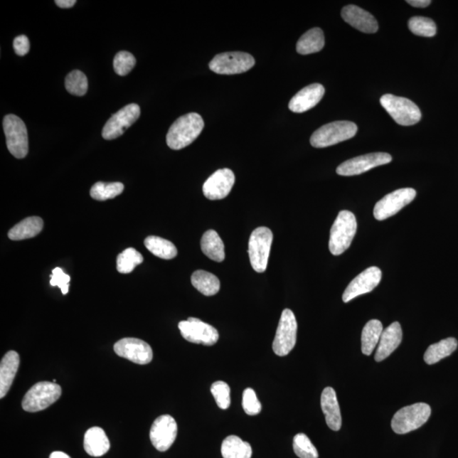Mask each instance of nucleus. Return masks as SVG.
<instances>
[{
    "mask_svg": "<svg viewBox=\"0 0 458 458\" xmlns=\"http://www.w3.org/2000/svg\"><path fill=\"white\" fill-rule=\"evenodd\" d=\"M205 123L201 114L192 112L177 119L166 135V144L179 151L191 144L201 134Z\"/></svg>",
    "mask_w": 458,
    "mask_h": 458,
    "instance_id": "nucleus-1",
    "label": "nucleus"
},
{
    "mask_svg": "<svg viewBox=\"0 0 458 458\" xmlns=\"http://www.w3.org/2000/svg\"><path fill=\"white\" fill-rule=\"evenodd\" d=\"M358 229L355 215L349 211H341L334 221L331 230L329 248L334 255H340L350 247Z\"/></svg>",
    "mask_w": 458,
    "mask_h": 458,
    "instance_id": "nucleus-2",
    "label": "nucleus"
},
{
    "mask_svg": "<svg viewBox=\"0 0 458 458\" xmlns=\"http://www.w3.org/2000/svg\"><path fill=\"white\" fill-rule=\"evenodd\" d=\"M358 132V126L354 122L338 121L321 126L311 135L310 143L314 148L332 147L353 138Z\"/></svg>",
    "mask_w": 458,
    "mask_h": 458,
    "instance_id": "nucleus-3",
    "label": "nucleus"
},
{
    "mask_svg": "<svg viewBox=\"0 0 458 458\" xmlns=\"http://www.w3.org/2000/svg\"><path fill=\"white\" fill-rule=\"evenodd\" d=\"M431 415V408L426 403H416L405 407L392 418L391 428L398 435H405L420 429Z\"/></svg>",
    "mask_w": 458,
    "mask_h": 458,
    "instance_id": "nucleus-4",
    "label": "nucleus"
},
{
    "mask_svg": "<svg viewBox=\"0 0 458 458\" xmlns=\"http://www.w3.org/2000/svg\"><path fill=\"white\" fill-rule=\"evenodd\" d=\"M380 104L396 123L402 126H412L421 120L420 108L412 100L393 95H385Z\"/></svg>",
    "mask_w": 458,
    "mask_h": 458,
    "instance_id": "nucleus-5",
    "label": "nucleus"
},
{
    "mask_svg": "<svg viewBox=\"0 0 458 458\" xmlns=\"http://www.w3.org/2000/svg\"><path fill=\"white\" fill-rule=\"evenodd\" d=\"M60 386L51 382H39L34 385L24 396L23 408L26 412H37L51 406L61 395Z\"/></svg>",
    "mask_w": 458,
    "mask_h": 458,
    "instance_id": "nucleus-6",
    "label": "nucleus"
},
{
    "mask_svg": "<svg viewBox=\"0 0 458 458\" xmlns=\"http://www.w3.org/2000/svg\"><path fill=\"white\" fill-rule=\"evenodd\" d=\"M3 127L9 151L17 159H23L28 153V135L25 123L16 114L4 118Z\"/></svg>",
    "mask_w": 458,
    "mask_h": 458,
    "instance_id": "nucleus-7",
    "label": "nucleus"
},
{
    "mask_svg": "<svg viewBox=\"0 0 458 458\" xmlns=\"http://www.w3.org/2000/svg\"><path fill=\"white\" fill-rule=\"evenodd\" d=\"M274 235L270 228H255L249 240V257L255 272H264L267 267Z\"/></svg>",
    "mask_w": 458,
    "mask_h": 458,
    "instance_id": "nucleus-8",
    "label": "nucleus"
},
{
    "mask_svg": "<svg viewBox=\"0 0 458 458\" xmlns=\"http://www.w3.org/2000/svg\"><path fill=\"white\" fill-rule=\"evenodd\" d=\"M252 55L244 52H226L215 55L209 68L213 72L221 75H235L247 72L255 65Z\"/></svg>",
    "mask_w": 458,
    "mask_h": 458,
    "instance_id": "nucleus-9",
    "label": "nucleus"
},
{
    "mask_svg": "<svg viewBox=\"0 0 458 458\" xmlns=\"http://www.w3.org/2000/svg\"><path fill=\"white\" fill-rule=\"evenodd\" d=\"M297 321L294 312L284 309L282 312L272 349L277 356H285L294 349L297 344Z\"/></svg>",
    "mask_w": 458,
    "mask_h": 458,
    "instance_id": "nucleus-10",
    "label": "nucleus"
},
{
    "mask_svg": "<svg viewBox=\"0 0 458 458\" xmlns=\"http://www.w3.org/2000/svg\"><path fill=\"white\" fill-rule=\"evenodd\" d=\"M417 193L412 188L398 189L385 196L374 206L373 215L378 221H383L399 213L405 206L415 199Z\"/></svg>",
    "mask_w": 458,
    "mask_h": 458,
    "instance_id": "nucleus-11",
    "label": "nucleus"
},
{
    "mask_svg": "<svg viewBox=\"0 0 458 458\" xmlns=\"http://www.w3.org/2000/svg\"><path fill=\"white\" fill-rule=\"evenodd\" d=\"M179 329L184 340L188 342L211 346L218 341V330L213 326L196 318L180 321Z\"/></svg>",
    "mask_w": 458,
    "mask_h": 458,
    "instance_id": "nucleus-12",
    "label": "nucleus"
},
{
    "mask_svg": "<svg viewBox=\"0 0 458 458\" xmlns=\"http://www.w3.org/2000/svg\"><path fill=\"white\" fill-rule=\"evenodd\" d=\"M392 161L389 154L377 152L370 153L343 162L336 169V173L341 176L360 175L366 171L376 169L377 166L388 164Z\"/></svg>",
    "mask_w": 458,
    "mask_h": 458,
    "instance_id": "nucleus-13",
    "label": "nucleus"
},
{
    "mask_svg": "<svg viewBox=\"0 0 458 458\" xmlns=\"http://www.w3.org/2000/svg\"><path fill=\"white\" fill-rule=\"evenodd\" d=\"M140 116V107L137 104L126 105L114 113L105 123L102 131L105 139L112 140L120 137L125 131L138 120Z\"/></svg>",
    "mask_w": 458,
    "mask_h": 458,
    "instance_id": "nucleus-14",
    "label": "nucleus"
},
{
    "mask_svg": "<svg viewBox=\"0 0 458 458\" xmlns=\"http://www.w3.org/2000/svg\"><path fill=\"white\" fill-rule=\"evenodd\" d=\"M177 435L178 425L174 418L170 415H162L153 422L149 438L154 447L163 452L173 446Z\"/></svg>",
    "mask_w": 458,
    "mask_h": 458,
    "instance_id": "nucleus-15",
    "label": "nucleus"
},
{
    "mask_svg": "<svg viewBox=\"0 0 458 458\" xmlns=\"http://www.w3.org/2000/svg\"><path fill=\"white\" fill-rule=\"evenodd\" d=\"M114 351L121 358L134 363L145 365L151 362L153 351L148 343L136 338H124L114 344Z\"/></svg>",
    "mask_w": 458,
    "mask_h": 458,
    "instance_id": "nucleus-16",
    "label": "nucleus"
},
{
    "mask_svg": "<svg viewBox=\"0 0 458 458\" xmlns=\"http://www.w3.org/2000/svg\"><path fill=\"white\" fill-rule=\"evenodd\" d=\"M382 272L377 267H368V270L355 277L343 294V302H349L356 297L373 292L380 283Z\"/></svg>",
    "mask_w": 458,
    "mask_h": 458,
    "instance_id": "nucleus-17",
    "label": "nucleus"
},
{
    "mask_svg": "<svg viewBox=\"0 0 458 458\" xmlns=\"http://www.w3.org/2000/svg\"><path fill=\"white\" fill-rule=\"evenodd\" d=\"M235 183V176L228 169H219L206 180L203 193L207 199L218 201L226 198Z\"/></svg>",
    "mask_w": 458,
    "mask_h": 458,
    "instance_id": "nucleus-18",
    "label": "nucleus"
},
{
    "mask_svg": "<svg viewBox=\"0 0 458 458\" xmlns=\"http://www.w3.org/2000/svg\"><path fill=\"white\" fill-rule=\"evenodd\" d=\"M324 94V87L319 85V83L308 85L299 90L290 100L289 109L294 113H303L309 111L320 102Z\"/></svg>",
    "mask_w": 458,
    "mask_h": 458,
    "instance_id": "nucleus-19",
    "label": "nucleus"
},
{
    "mask_svg": "<svg viewBox=\"0 0 458 458\" xmlns=\"http://www.w3.org/2000/svg\"><path fill=\"white\" fill-rule=\"evenodd\" d=\"M341 16L348 24L365 33H374L378 29V21L369 12L353 4L342 9Z\"/></svg>",
    "mask_w": 458,
    "mask_h": 458,
    "instance_id": "nucleus-20",
    "label": "nucleus"
},
{
    "mask_svg": "<svg viewBox=\"0 0 458 458\" xmlns=\"http://www.w3.org/2000/svg\"><path fill=\"white\" fill-rule=\"evenodd\" d=\"M403 340V330L398 321L391 324L383 331L374 359L376 362L386 359L396 350Z\"/></svg>",
    "mask_w": 458,
    "mask_h": 458,
    "instance_id": "nucleus-21",
    "label": "nucleus"
},
{
    "mask_svg": "<svg viewBox=\"0 0 458 458\" xmlns=\"http://www.w3.org/2000/svg\"><path fill=\"white\" fill-rule=\"evenodd\" d=\"M321 408L329 429L339 431L341 428L342 418L336 392L332 387H327L321 395Z\"/></svg>",
    "mask_w": 458,
    "mask_h": 458,
    "instance_id": "nucleus-22",
    "label": "nucleus"
},
{
    "mask_svg": "<svg viewBox=\"0 0 458 458\" xmlns=\"http://www.w3.org/2000/svg\"><path fill=\"white\" fill-rule=\"evenodd\" d=\"M19 364L20 356L17 352L11 351L4 355L0 363V398H4L10 390Z\"/></svg>",
    "mask_w": 458,
    "mask_h": 458,
    "instance_id": "nucleus-23",
    "label": "nucleus"
},
{
    "mask_svg": "<svg viewBox=\"0 0 458 458\" xmlns=\"http://www.w3.org/2000/svg\"><path fill=\"white\" fill-rule=\"evenodd\" d=\"M111 447L110 440L103 429L92 427L85 435V449L92 457H101L107 453Z\"/></svg>",
    "mask_w": 458,
    "mask_h": 458,
    "instance_id": "nucleus-24",
    "label": "nucleus"
},
{
    "mask_svg": "<svg viewBox=\"0 0 458 458\" xmlns=\"http://www.w3.org/2000/svg\"><path fill=\"white\" fill-rule=\"evenodd\" d=\"M43 221L38 217H31L23 220L8 233L11 240H23L37 236L42 231Z\"/></svg>",
    "mask_w": 458,
    "mask_h": 458,
    "instance_id": "nucleus-25",
    "label": "nucleus"
},
{
    "mask_svg": "<svg viewBox=\"0 0 458 458\" xmlns=\"http://www.w3.org/2000/svg\"><path fill=\"white\" fill-rule=\"evenodd\" d=\"M201 246L202 252L213 261L222 262L225 259L223 242L215 230H208L204 233Z\"/></svg>",
    "mask_w": 458,
    "mask_h": 458,
    "instance_id": "nucleus-26",
    "label": "nucleus"
},
{
    "mask_svg": "<svg viewBox=\"0 0 458 458\" xmlns=\"http://www.w3.org/2000/svg\"><path fill=\"white\" fill-rule=\"evenodd\" d=\"M325 45L324 34L323 30L315 28L307 31L299 39L297 45V50L301 55H310L318 53L323 50Z\"/></svg>",
    "mask_w": 458,
    "mask_h": 458,
    "instance_id": "nucleus-27",
    "label": "nucleus"
},
{
    "mask_svg": "<svg viewBox=\"0 0 458 458\" xmlns=\"http://www.w3.org/2000/svg\"><path fill=\"white\" fill-rule=\"evenodd\" d=\"M223 458H252V449L248 442L236 435L228 436L221 447Z\"/></svg>",
    "mask_w": 458,
    "mask_h": 458,
    "instance_id": "nucleus-28",
    "label": "nucleus"
},
{
    "mask_svg": "<svg viewBox=\"0 0 458 458\" xmlns=\"http://www.w3.org/2000/svg\"><path fill=\"white\" fill-rule=\"evenodd\" d=\"M457 341L455 338H447L438 343L433 344L425 354V361L427 364L437 363L440 360L447 358L457 350Z\"/></svg>",
    "mask_w": 458,
    "mask_h": 458,
    "instance_id": "nucleus-29",
    "label": "nucleus"
},
{
    "mask_svg": "<svg viewBox=\"0 0 458 458\" xmlns=\"http://www.w3.org/2000/svg\"><path fill=\"white\" fill-rule=\"evenodd\" d=\"M191 283L198 292L206 297H213L220 289V281L217 276L203 270H198L191 276Z\"/></svg>",
    "mask_w": 458,
    "mask_h": 458,
    "instance_id": "nucleus-30",
    "label": "nucleus"
},
{
    "mask_svg": "<svg viewBox=\"0 0 458 458\" xmlns=\"http://www.w3.org/2000/svg\"><path fill=\"white\" fill-rule=\"evenodd\" d=\"M384 331L380 321L373 319L364 326L362 333V351L364 355L370 356L380 342Z\"/></svg>",
    "mask_w": 458,
    "mask_h": 458,
    "instance_id": "nucleus-31",
    "label": "nucleus"
},
{
    "mask_svg": "<svg viewBox=\"0 0 458 458\" xmlns=\"http://www.w3.org/2000/svg\"><path fill=\"white\" fill-rule=\"evenodd\" d=\"M144 245L154 255L165 260L177 257L178 250L171 241L161 237L149 236L144 240Z\"/></svg>",
    "mask_w": 458,
    "mask_h": 458,
    "instance_id": "nucleus-32",
    "label": "nucleus"
},
{
    "mask_svg": "<svg viewBox=\"0 0 458 458\" xmlns=\"http://www.w3.org/2000/svg\"><path fill=\"white\" fill-rule=\"evenodd\" d=\"M123 191L124 185L122 183L98 182L91 188L90 196L92 199L104 201L120 196Z\"/></svg>",
    "mask_w": 458,
    "mask_h": 458,
    "instance_id": "nucleus-33",
    "label": "nucleus"
},
{
    "mask_svg": "<svg viewBox=\"0 0 458 458\" xmlns=\"http://www.w3.org/2000/svg\"><path fill=\"white\" fill-rule=\"evenodd\" d=\"M144 261L143 255L134 248H127L118 255L117 270L120 274L127 275L134 270V268Z\"/></svg>",
    "mask_w": 458,
    "mask_h": 458,
    "instance_id": "nucleus-34",
    "label": "nucleus"
},
{
    "mask_svg": "<svg viewBox=\"0 0 458 458\" xmlns=\"http://www.w3.org/2000/svg\"><path fill=\"white\" fill-rule=\"evenodd\" d=\"M408 28L417 36L431 38L436 34V25L433 20L424 16H413L408 21Z\"/></svg>",
    "mask_w": 458,
    "mask_h": 458,
    "instance_id": "nucleus-35",
    "label": "nucleus"
},
{
    "mask_svg": "<svg viewBox=\"0 0 458 458\" xmlns=\"http://www.w3.org/2000/svg\"><path fill=\"white\" fill-rule=\"evenodd\" d=\"M65 85L70 95L82 96L87 91V79L81 70H75L68 75Z\"/></svg>",
    "mask_w": 458,
    "mask_h": 458,
    "instance_id": "nucleus-36",
    "label": "nucleus"
},
{
    "mask_svg": "<svg viewBox=\"0 0 458 458\" xmlns=\"http://www.w3.org/2000/svg\"><path fill=\"white\" fill-rule=\"evenodd\" d=\"M294 452L299 458H319L314 444L305 434H297L293 440Z\"/></svg>",
    "mask_w": 458,
    "mask_h": 458,
    "instance_id": "nucleus-37",
    "label": "nucleus"
},
{
    "mask_svg": "<svg viewBox=\"0 0 458 458\" xmlns=\"http://www.w3.org/2000/svg\"><path fill=\"white\" fill-rule=\"evenodd\" d=\"M136 65L135 57L127 51L118 52L114 58V70L119 76H126Z\"/></svg>",
    "mask_w": 458,
    "mask_h": 458,
    "instance_id": "nucleus-38",
    "label": "nucleus"
},
{
    "mask_svg": "<svg viewBox=\"0 0 458 458\" xmlns=\"http://www.w3.org/2000/svg\"><path fill=\"white\" fill-rule=\"evenodd\" d=\"M211 392L220 408L226 410L230 406V388H229L227 383L223 381L215 382L211 387Z\"/></svg>",
    "mask_w": 458,
    "mask_h": 458,
    "instance_id": "nucleus-39",
    "label": "nucleus"
},
{
    "mask_svg": "<svg viewBox=\"0 0 458 458\" xmlns=\"http://www.w3.org/2000/svg\"><path fill=\"white\" fill-rule=\"evenodd\" d=\"M242 405L245 413L250 416L257 415L262 411V404L259 402L255 392L250 388L244 390Z\"/></svg>",
    "mask_w": 458,
    "mask_h": 458,
    "instance_id": "nucleus-40",
    "label": "nucleus"
},
{
    "mask_svg": "<svg viewBox=\"0 0 458 458\" xmlns=\"http://www.w3.org/2000/svg\"><path fill=\"white\" fill-rule=\"evenodd\" d=\"M70 277L65 275L60 267H55L52 272L50 284L53 287H59L63 294H67L69 292V284Z\"/></svg>",
    "mask_w": 458,
    "mask_h": 458,
    "instance_id": "nucleus-41",
    "label": "nucleus"
},
{
    "mask_svg": "<svg viewBox=\"0 0 458 458\" xmlns=\"http://www.w3.org/2000/svg\"><path fill=\"white\" fill-rule=\"evenodd\" d=\"M13 47H14L17 55L24 56L28 54L30 50L29 39L25 35H21L15 38Z\"/></svg>",
    "mask_w": 458,
    "mask_h": 458,
    "instance_id": "nucleus-42",
    "label": "nucleus"
},
{
    "mask_svg": "<svg viewBox=\"0 0 458 458\" xmlns=\"http://www.w3.org/2000/svg\"><path fill=\"white\" fill-rule=\"evenodd\" d=\"M408 4L417 8H425L431 4L430 0H408Z\"/></svg>",
    "mask_w": 458,
    "mask_h": 458,
    "instance_id": "nucleus-43",
    "label": "nucleus"
},
{
    "mask_svg": "<svg viewBox=\"0 0 458 458\" xmlns=\"http://www.w3.org/2000/svg\"><path fill=\"white\" fill-rule=\"evenodd\" d=\"M76 3V0H56L55 1L57 6L63 9L72 8Z\"/></svg>",
    "mask_w": 458,
    "mask_h": 458,
    "instance_id": "nucleus-44",
    "label": "nucleus"
},
{
    "mask_svg": "<svg viewBox=\"0 0 458 458\" xmlns=\"http://www.w3.org/2000/svg\"><path fill=\"white\" fill-rule=\"evenodd\" d=\"M50 458H70V457L63 452H54L51 453Z\"/></svg>",
    "mask_w": 458,
    "mask_h": 458,
    "instance_id": "nucleus-45",
    "label": "nucleus"
}]
</instances>
